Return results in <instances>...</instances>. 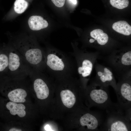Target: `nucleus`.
I'll use <instances>...</instances> for the list:
<instances>
[{
  "mask_svg": "<svg viewBox=\"0 0 131 131\" xmlns=\"http://www.w3.org/2000/svg\"><path fill=\"white\" fill-rule=\"evenodd\" d=\"M105 109L107 115L101 131H131V109H126L118 103H112Z\"/></svg>",
  "mask_w": 131,
  "mask_h": 131,
  "instance_id": "obj_1",
  "label": "nucleus"
},
{
  "mask_svg": "<svg viewBox=\"0 0 131 131\" xmlns=\"http://www.w3.org/2000/svg\"><path fill=\"white\" fill-rule=\"evenodd\" d=\"M118 80L115 91L117 96V103L124 108L131 109V73Z\"/></svg>",
  "mask_w": 131,
  "mask_h": 131,
  "instance_id": "obj_6",
  "label": "nucleus"
},
{
  "mask_svg": "<svg viewBox=\"0 0 131 131\" xmlns=\"http://www.w3.org/2000/svg\"><path fill=\"white\" fill-rule=\"evenodd\" d=\"M89 99L90 106L105 109L113 103L108 87L92 80L88 87Z\"/></svg>",
  "mask_w": 131,
  "mask_h": 131,
  "instance_id": "obj_4",
  "label": "nucleus"
},
{
  "mask_svg": "<svg viewBox=\"0 0 131 131\" xmlns=\"http://www.w3.org/2000/svg\"><path fill=\"white\" fill-rule=\"evenodd\" d=\"M6 106L9 110L10 113L13 115H17L19 117H23L26 115V112L25 110V107L22 104H17L12 101H10L7 103Z\"/></svg>",
  "mask_w": 131,
  "mask_h": 131,
  "instance_id": "obj_13",
  "label": "nucleus"
},
{
  "mask_svg": "<svg viewBox=\"0 0 131 131\" xmlns=\"http://www.w3.org/2000/svg\"><path fill=\"white\" fill-rule=\"evenodd\" d=\"M45 64L49 69L56 71H62L66 67L64 60L53 52L45 54Z\"/></svg>",
  "mask_w": 131,
  "mask_h": 131,
  "instance_id": "obj_8",
  "label": "nucleus"
},
{
  "mask_svg": "<svg viewBox=\"0 0 131 131\" xmlns=\"http://www.w3.org/2000/svg\"><path fill=\"white\" fill-rule=\"evenodd\" d=\"M110 3L113 7L122 9L128 7L129 1L128 0H110Z\"/></svg>",
  "mask_w": 131,
  "mask_h": 131,
  "instance_id": "obj_18",
  "label": "nucleus"
},
{
  "mask_svg": "<svg viewBox=\"0 0 131 131\" xmlns=\"http://www.w3.org/2000/svg\"><path fill=\"white\" fill-rule=\"evenodd\" d=\"M28 2L25 0H16L14 3V9L18 14L23 13L28 7Z\"/></svg>",
  "mask_w": 131,
  "mask_h": 131,
  "instance_id": "obj_17",
  "label": "nucleus"
},
{
  "mask_svg": "<svg viewBox=\"0 0 131 131\" xmlns=\"http://www.w3.org/2000/svg\"><path fill=\"white\" fill-rule=\"evenodd\" d=\"M8 63V55L6 47L0 48V80L7 76Z\"/></svg>",
  "mask_w": 131,
  "mask_h": 131,
  "instance_id": "obj_10",
  "label": "nucleus"
},
{
  "mask_svg": "<svg viewBox=\"0 0 131 131\" xmlns=\"http://www.w3.org/2000/svg\"><path fill=\"white\" fill-rule=\"evenodd\" d=\"M77 72L82 78L89 79L96 61L101 55L97 51H77Z\"/></svg>",
  "mask_w": 131,
  "mask_h": 131,
  "instance_id": "obj_5",
  "label": "nucleus"
},
{
  "mask_svg": "<svg viewBox=\"0 0 131 131\" xmlns=\"http://www.w3.org/2000/svg\"><path fill=\"white\" fill-rule=\"evenodd\" d=\"M107 66L110 68L118 79L131 73V50L116 49L109 54L101 56Z\"/></svg>",
  "mask_w": 131,
  "mask_h": 131,
  "instance_id": "obj_2",
  "label": "nucleus"
},
{
  "mask_svg": "<svg viewBox=\"0 0 131 131\" xmlns=\"http://www.w3.org/2000/svg\"><path fill=\"white\" fill-rule=\"evenodd\" d=\"M90 35L93 40L92 43L96 41L95 42H97L99 46H103L107 44L108 41V36L101 29L94 30L90 32Z\"/></svg>",
  "mask_w": 131,
  "mask_h": 131,
  "instance_id": "obj_12",
  "label": "nucleus"
},
{
  "mask_svg": "<svg viewBox=\"0 0 131 131\" xmlns=\"http://www.w3.org/2000/svg\"><path fill=\"white\" fill-rule=\"evenodd\" d=\"M70 2L74 5H76L77 3L76 0H68Z\"/></svg>",
  "mask_w": 131,
  "mask_h": 131,
  "instance_id": "obj_22",
  "label": "nucleus"
},
{
  "mask_svg": "<svg viewBox=\"0 0 131 131\" xmlns=\"http://www.w3.org/2000/svg\"><path fill=\"white\" fill-rule=\"evenodd\" d=\"M112 27L115 31L124 35L129 36L131 34V26L125 21L115 22L113 24Z\"/></svg>",
  "mask_w": 131,
  "mask_h": 131,
  "instance_id": "obj_16",
  "label": "nucleus"
},
{
  "mask_svg": "<svg viewBox=\"0 0 131 131\" xmlns=\"http://www.w3.org/2000/svg\"><path fill=\"white\" fill-rule=\"evenodd\" d=\"M52 2L57 7H61L64 5L65 0H51Z\"/></svg>",
  "mask_w": 131,
  "mask_h": 131,
  "instance_id": "obj_19",
  "label": "nucleus"
},
{
  "mask_svg": "<svg viewBox=\"0 0 131 131\" xmlns=\"http://www.w3.org/2000/svg\"><path fill=\"white\" fill-rule=\"evenodd\" d=\"M27 95L26 91L25 90L18 88L9 92L8 96L11 101L16 103H24L26 101L25 98Z\"/></svg>",
  "mask_w": 131,
  "mask_h": 131,
  "instance_id": "obj_14",
  "label": "nucleus"
},
{
  "mask_svg": "<svg viewBox=\"0 0 131 131\" xmlns=\"http://www.w3.org/2000/svg\"><path fill=\"white\" fill-rule=\"evenodd\" d=\"M33 86L38 98L43 99L48 97L49 93V89L47 84L42 79L38 78L35 79Z\"/></svg>",
  "mask_w": 131,
  "mask_h": 131,
  "instance_id": "obj_9",
  "label": "nucleus"
},
{
  "mask_svg": "<svg viewBox=\"0 0 131 131\" xmlns=\"http://www.w3.org/2000/svg\"><path fill=\"white\" fill-rule=\"evenodd\" d=\"M94 68L96 75L93 80L106 87L112 86L115 91L117 88L115 75L111 68L107 66L99 63L97 60Z\"/></svg>",
  "mask_w": 131,
  "mask_h": 131,
  "instance_id": "obj_7",
  "label": "nucleus"
},
{
  "mask_svg": "<svg viewBox=\"0 0 131 131\" xmlns=\"http://www.w3.org/2000/svg\"><path fill=\"white\" fill-rule=\"evenodd\" d=\"M45 129L47 131H51V130L50 127L48 125H47L45 126Z\"/></svg>",
  "mask_w": 131,
  "mask_h": 131,
  "instance_id": "obj_20",
  "label": "nucleus"
},
{
  "mask_svg": "<svg viewBox=\"0 0 131 131\" xmlns=\"http://www.w3.org/2000/svg\"><path fill=\"white\" fill-rule=\"evenodd\" d=\"M9 131H21V130L20 129H16L15 128H13L10 129Z\"/></svg>",
  "mask_w": 131,
  "mask_h": 131,
  "instance_id": "obj_21",
  "label": "nucleus"
},
{
  "mask_svg": "<svg viewBox=\"0 0 131 131\" xmlns=\"http://www.w3.org/2000/svg\"><path fill=\"white\" fill-rule=\"evenodd\" d=\"M60 95L62 102L65 106L69 108L73 107L76 102V98L71 91L68 90H62Z\"/></svg>",
  "mask_w": 131,
  "mask_h": 131,
  "instance_id": "obj_15",
  "label": "nucleus"
},
{
  "mask_svg": "<svg viewBox=\"0 0 131 131\" xmlns=\"http://www.w3.org/2000/svg\"><path fill=\"white\" fill-rule=\"evenodd\" d=\"M28 23L30 28L33 30L37 31L47 27L48 23L41 16H33L29 18Z\"/></svg>",
  "mask_w": 131,
  "mask_h": 131,
  "instance_id": "obj_11",
  "label": "nucleus"
},
{
  "mask_svg": "<svg viewBox=\"0 0 131 131\" xmlns=\"http://www.w3.org/2000/svg\"><path fill=\"white\" fill-rule=\"evenodd\" d=\"M6 47L8 60L6 77H19L30 75L33 69L24 57L13 47Z\"/></svg>",
  "mask_w": 131,
  "mask_h": 131,
  "instance_id": "obj_3",
  "label": "nucleus"
}]
</instances>
